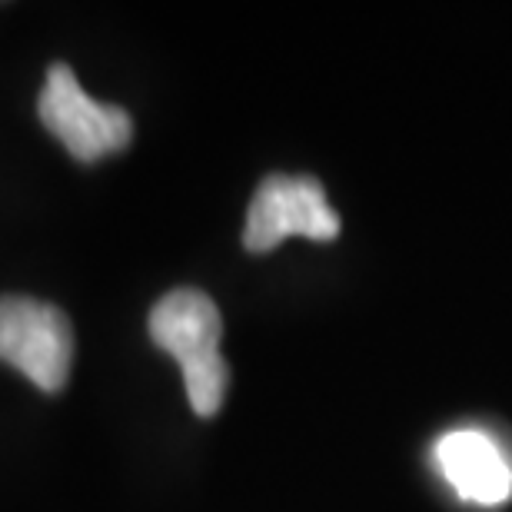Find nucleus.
I'll list each match as a JSON object with an SVG mask.
<instances>
[{"label": "nucleus", "instance_id": "obj_1", "mask_svg": "<svg viewBox=\"0 0 512 512\" xmlns=\"http://www.w3.org/2000/svg\"><path fill=\"white\" fill-rule=\"evenodd\" d=\"M223 316L203 290H173L150 310V340L170 353L183 370L193 413L210 419L227 396L230 370L220 356Z\"/></svg>", "mask_w": 512, "mask_h": 512}, {"label": "nucleus", "instance_id": "obj_2", "mask_svg": "<svg viewBox=\"0 0 512 512\" xmlns=\"http://www.w3.org/2000/svg\"><path fill=\"white\" fill-rule=\"evenodd\" d=\"M0 363L24 373L40 393H60L74 366L67 313L34 296H0Z\"/></svg>", "mask_w": 512, "mask_h": 512}, {"label": "nucleus", "instance_id": "obj_3", "mask_svg": "<svg viewBox=\"0 0 512 512\" xmlns=\"http://www.w3.org/2000/svg\"><path fill=\"white\" fill-rule=\"evenodd\" d=\"M37 114L40 124L54 133L70 157L80 163L104 160L110 153H120L133 140V120L127 110L114 104H97L80 87V80L67 64L47 67Z\"/></svg>", "mask_w": 512, "mask_h": 512}, {"label": "nucleus", "instance_id": "obj_4", "mask_svg": "<svg viewBox=\"0 0 512 512\" xmlns=\"http://www.w3.org/2000/svg\"><path fill=\"white\" fill-rule=\"evenodd\" d=\"M340 233V217L326 203L316 177L270 173L253 193L243 243L250 253H270L286 237L333 240Z\"/></svg>", "mask_w": 512, "mask_h": 512}, {"label": "nucleus", "instance_id": "obj_5", "mask_svg": "<svg viewBox=\"0 0 512 512\" xmlns=\"http://www.w3.org/2000/svg\"><path fill=\"white\" fill-rule=\"evenodd\" d=\"M436 466L459 496L476 506H503L512 496V463L479 429H453L436 443Z\"/></svg>", "mask_w": 512, "mask_h": 512}]
</instances>
